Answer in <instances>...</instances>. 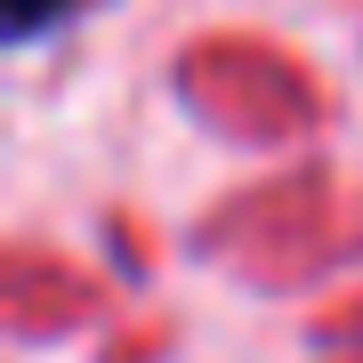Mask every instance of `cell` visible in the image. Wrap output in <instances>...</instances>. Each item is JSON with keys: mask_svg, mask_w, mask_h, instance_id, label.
<instances>
[{"mask_svg": "<svg viewBox=\"0 0 363 363\" xmlns=\"http://www.w3.org/2000/svg\"><path fill=\"white\" fill-rule=\"evenodd\" d=\"M65 9H73V0H9V33H16V40H33L40 25H57Z\"/></svg>", "mask_w": 363, "mask_h": 363, "instance_id": "1", "label": "cell"}]
</instances>
